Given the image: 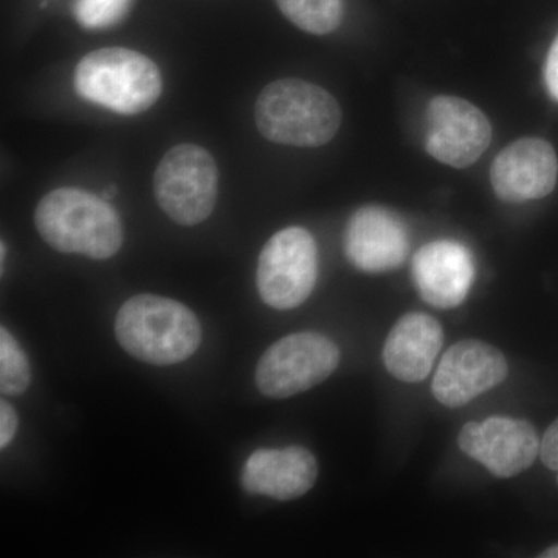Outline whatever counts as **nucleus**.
I'll return each mask as SVG.
<instances>
[{
	"instance_id": "obj_18",
	"label": "nucleus",
	"mask_w": 558,
	"mask_h": 558,
	"mask_svg": "<svg viewBox=\"0 0 558 558\" xmlns=\"http://www.w3.org/2000/svg\"><path fill=\"white\" fill-rule=\"evenodd\" d=\"M131 3L132 0H78L73 11L81 27L101 31L119 24L131 10Z\"/></svg>"
},
{
	"instance_id": "obj_2",
	"label": "nucleus",
	"mask_w": 558,
	"mask_h": 558,
	"mask_svg": "<svg viewBox=\"0 0 558 558\" xmlns=\"http://www.w3.org/2000/svg\"><path fill=\"white\" fill-rule=\"evenodd\" d=\"M116 337L120 347L140 362L168 366L196 354L202 328L185 304L142 293L120 307Z\"/></svg>"
},
{
	"instance_id": "obj_19",
	"label": "nucleus",
	"mask_w": 558,
	"mask_h": 558,
	"mask_svg": "<svg viewBox=\"0 0 558 558\" xmlns=\"http://www.w3.org/2000/svg\"><path fill=\"white\" fill-rule=\"evenodd\" d=\"M539 457L546 468L558 472V418L539 440Z\"/></svg>"
},
{
	"instance_id": "obj_13",
	"label": "nucleus",
	"mask_w": 558,
	"mask_h": 558,
	"mask_svg": "<svg viewBox=\"0 0 558 558\" xmlns=\"http://www.w3.org/2000/svg\"><path fill=\"white\" fill-rule=\"evenodd\" d=\"M413 278L422 300L438 310H453L468 299L475 263L461 242H429L414 255Z\"/></svg>"
},
{
	"instance_id": "obj_21",
	"label": "nucleus",
	"mask_w": 558,
	"mask_h": 558,
	"mask_svg": "<svg viewBox=\"0 0 558 558\" xmlns=\"http://www.w3.org/2000/svg\"><path fill=\"white\" fill-rule=\"evenodd\" d=\"M545 84L550 97L558 101V36L550 46L545 64Z\"/></svg>"
},
{
	"instance_id": "obj_3",
	"label": "nucleus",
	"mask_w": 558,
	"mask_h": 558,
	"mask_svg": "<svg viewBox=\"0 0 558 558\" xmlns=\"http://www.w3.org/2000/svg\"><path fill=\"white\" fill-rule=\"evenodd\" d=\"M259 134L277 145L319 148L341 126L339 101L328 90L299 78L274 81L255 102Z\"/></svg>"
},
{
	"instance_id": "obj_12",
	"label": "nucleus",
	"mask_w": 558,
	"mask_h": 558,
	"mask_svg": "<svg viewBox=\"0 0 558 558\" xmlns=\"http://www.w3.org/2000/svg\"><path fill=\"white\" fill-rule=\"evenodd\" d=\"M409 230L391 209L368 205L349 219L344 231V253L355 269L385 274L399 269L409 255Z\"/></svg>"
},
{
	"instance_id": "obj_20",
	"label": "nucleus",
	"mask_w": 558,
	"mask_h": 558,
	"mask_svg": "<svg viewBox=\"0 0 558 558\" xmlns=\"http://www.w3.org/2000/svg\"><path fill=\"white\" fill-rule=\"evenodd\" d=\"M17 425H20V422H17L16 411L10 403L2 400L0 402V447L2 449H5L16 436Z\"/></svg>"
},
{
	"instance_id": "obj_14",
	"label": "nucleus",
	"mask_w": 558,
	"mask_h": 558,
	"mask_svg": "<svg viewBox=\"0 0 558 558\" xmlns=\"http://www.w3.org/2000/svg\"><path fill=\"white\" fill-rule=\"evenodd\" d=\"M317 478V459L300 446L253 451L241 473L242 487L248 494L279 501L303 497Z\"/></svg>"
},
{
	"instance_id": "obj_5",
	"label": "nucleus",
	"mask_w": 558,
	"mask_h": 558,
	"mask_svg": "<svg viewBox=\"0 0 558 558\" xmlns=\"http://www.w3.org/2000/svg\"><path fill=\"white\" fill-rule=\"evenodd\" d=\"M219 170L207 149L182 143L165 154L154 174V196L165 215L183 227L199 226L215 211Z\"/></svg>"
},
{
	"instance_id": "obj_7",
	"label": "nucleus",
	"mask_w": 558,
	"mask_h": 558,
	"mask_svg": "<svg viewBox=\"0 0 558 558\" xmlns=\"http://www.w3.org/2000/svg\"><path fill=\"white\" fill-rule=\"evenodd\" d=\"M340 349L318 332H296L271 344L256 366L259 391L288 399L317 387L339 368Z\"/></svg>"
},
{
	"instance_id": "obj_6",
	"label": "nucleus",
	"mask_w": 558,
	"mask_h": 558,
	"mask_svg": "<svg viewBox=\"0 0 558 558\" xmlns=\"http://www.w3.org/2000/svg\"><path fill=\"white\" fill-rule=\"evenodd\" d=\"M317 278V244L306 229L289 227L264 245L256 269V288L267 306L295 310L310 299Z\"/></svg>"
},
{
	"instance_id": "obj_22",
	"label": "nucleus",
	"mask_w": 558,
	"mask_h": 558,
	"mask_svg": "<svg viewBox=\"0 0 558 558\" xmlns=\"http://www.w3.org/2000/svg\"><path fill=\"white\" fill-rule=\"evenodd\" d=\"M117 191L119 190H117L116 185H109L108 189H105V191H102L101 197H105L106 201H110L113 196H116Z\"/></svg>"
},
{
	"instance_id": "obj_16",
	"label": "nucleus",
	"mask_w": 558,
	"mask_h": 558,
	"mask_svg": "<svg viewBox=\"0 0 558 558\" xmlns=\"http://www.w3.org/2000/svg\"><path fill=\"white\" fill-rule=\"evenodd\" d=\"M279 11L300 31L329 35L343 21V0H277Z\"/></svg>"
},
{
	"instance_id": "obj_1",
	"label": "nucleus",
	"mask_w": 558,
	"mask_h": 558,
	"mask_svg": "<svg viewBox=\"0 0 558 558\" xmlns=\"http://www.w3.org/2000/svg\"><path fill=\"white\" fill-rule=\"evenodd\" d=\"M40 238L57 252L109 259L120 252L124 230L117 209L105 197L81 189H58L35 211Z\"/></svg>"
},
{
	"instance_id": "obj_10",
	"label": "nucleus",
	"mask_w": 558,
	"mask_h": 558,
	"mask_svg": "<svg viewBox=\"0 0 558 558\" xmlns=\"http://www.w3.org/2000/svg\"><path fill=\"white\" fill-rule=\"evenodd\" d=\"M502 352L480 340H462L447 349L433 379L432 391L444 407L459 409L508 377Z\"/></svg>"
},
{
	"instance_id": "obj_4",
	"label": "nucleus",
	"mask_w": 558,
	"mask_h": 558,
	"mask_svg": "<svg viewBox=\"0 0 558 558\" xmlns=\"http://www.w3.org/2000/svg\"><path fill=\"white\" fill-rule=\"evenodd\" d=\"M73 84L81 98L120 116L146 112L163 92L156 62L123 47L87 53L76 65Z\"/></svg>"
},
{
	"instance_id": "obj_24",
	"label": "nucleus",
	"mask_w": 558,
	"mask_h": 558,
	"mask_svg": "<svg viewBox=\"0 0 558 558\" xmlns=\"http://www.w3.org/2000/svg\"><path fill=\"white\" fill-rule=\"evenodd\" d=\"M557 483H558V478H557Z\"/></svg>"
},
{
	"instance_id": "obj_9",
	"label": "nucleus",
	"mask_w": 558,
	"mask_h": 558,
	"mask_svg": "<svg viewBox=\"0 0 558 558\" xmlns=\"http://www.w3.org/2000/svg\"><path fill=\"white\" fill-rule=\"evenodd\" d=\"M458 446L497 478L520 475L539 454L537 432L523 418L488 417L469 422L459 432Z\"/></svg>"
},
{
	"instance_id": "obj_15",
	"label": "nucleus",
	"mask_w": 558,
	"mask_h": 558,
	"mask_svg": "<svg viewBox=\"0 0 558 558\" xmlns=\"http://www.w3.org/2000/svg\"><path fill=\"white\" fill-rule=\"evenodd\" d=\"M444 344V330L432 315L411 312L389 330L384 347L388 373L400 381L427 379Z\"/></svg>"
},
{
	"instance_id": "obj_23",
	"label": "nucleus",
	"mask_w": 558,
	"mask_h": 558,
	"mask_svg": "<svg viewBox=\"0 0 558 558\" xmlns=\"http://www.w3.org/2000/svg\"><path fill=\"white\" fill-rule=\"evenodd\" d=\"M543 558H558V545L553 546V548L546 549L545 553L542 554Z\"/></svg>"
},
{
	"instance_id": "obj_8",
	"label": "nucleus",
	"mask_w": 558,
	"mask_h": 558,
	"mask_svg": "<svg viewBox=\"0 0 558 558\" xmlns=\"http://www.w3.org/2000/svg\"><path fill=\"white\" fill-rule=\"evenodd\" d=\"M425 116V149L440 163L458 170L472 167L490 145V121L468 100L439 95L428 102Z\"/></svg>"
},
{
	"instance_id": "obj_17",
	"label": "nucleus",
	"mask_w": 558,
	"mask_h": 558,
	"mask_svg": "<svg viewBox=\"0 0 558 558\" xmlns=\"http://www.w3.org/2000/svg\"><path fill=\"white\" fill-rule=\"evenodd\" d=\"M32 384L31 363L7 328L0 329V391L21 396Z\"/></svg>"
},
{
	"instance_id": "obj_11",
	"label": "nucleus",
	"mask_w": 558,
	"mask_h": 558,
	"mask_svg": "<svg viewBox=\"0 0 558 558\" xmlns=\"http://www.w3.org/2000/svg\"><path fill=\"white\" fill-rule=\"evenodd\" d=\"M557 175L556 149L546 140L535 137L510 143L490 168L495 194L508 204L543 199L556 189Z\"/></svg>"
}]
</instances>
